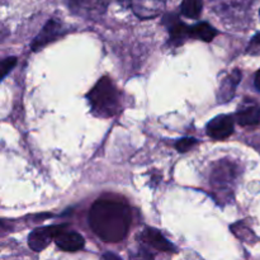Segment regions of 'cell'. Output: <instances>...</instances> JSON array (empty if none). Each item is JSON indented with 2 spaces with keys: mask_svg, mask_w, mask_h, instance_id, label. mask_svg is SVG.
<instances>
[{
  "mask_svg": "<svg viewBox=\"0 0 260 260\" xmlns=\"http://www.w3.org/2000/svg\"><path fill=\"white\" fill-rule=\"evenodd\" d=\"M141 238L145 243L149 244L150 246H152V248L156 249V250L167 251V253H173V251L177 250L175 246L173 245L170 241H168L167 239L160 234V231L155 230V229H145V230L142 231Z\"/></svg>",
  "mask_w": 260,
  "mask_h": 260,
  "instance_id": "cell-10",
  "label": "cell"
},
{
  "mask_svg": "<svg viewBox=\"0 0 260 260\" xmlns=\"http://www.w3.org/2000/svg\"><path fill=\"white\" fill-rule=\"evenodd\" d=\"M255 86L258 90H260V69L258 70V73L255 74Z\"/></svg>",
  "mask_w": 260,
  "mask_h": 260,
  "instance_id": "cell-20",
  "label": "cell"
},
{
  "mask_svg": "<svg viewBox=\"0 0 260 260\" xmlns=\"http://www.w3.org/2000/svg\"><path fill=\"white\" fill-rule=\"evenodd\" d=\"M55 243L63 251H78L84 248V238L75 231H66L63 229L55 238Z\"/></svg>",
  "mask_w": 260,
  "mask_h": 260,
  "instance_id": "cell-8",
  "label": "cell"
},
{
  "mask_svg": "<svg viewBox=\"0 0 260 260\" xmlns=\"http://www.w3.org/2000/svg\"><path fill=\"white\" fill-rule=\"evenodd\" d=\"M234 132V119L228 114H221L211 119L207 124L208 136L215 140H225Z\"/></svg>",
  "mask_w": 260,
  "mask_h": 260,
  "instance_id": "cell-5",
  "label": "cell"
},
{
  "mask_svg": "<svg viewBox=\"0 0 260 260\" xmlns=\"http://www.w3.org/2000/svg\"><path fill=\"white\" fill-rule=\"evenodd\" d=\"M118 4L123 8H129L132 7V0H117Z\"/></svg>",
  "mask_w": 260,
  "mask_h": 260,
  "instance_id": "cell-19",
  "label": "cell"
},
{
  "mask_svg": "<svg viewBox=\"0 0 260 260\" xmlns=\"http://www.w3.org/2000/svg\"><path fill=\"white\" fill-rule=\"evenodd\" d=\"M89 223L98 238L107 243L123 240L131 225V210L124 202L103 198L94 202L89 212Z\"/></svg>",
  "mask_w": 260,
  "mask_h": 260,
  "instance_id": "cell-1",
  "label": "cell"
},
{
  "mask_svg": "<svg viewBox=\"0 0 260 260\" xmlns=\"http://www.w3.org/2000/svg\"><path fill=\"white\" fill-rule=\"evenodd\" d=\"M236 121L240 126H255L260 122V107L253 101H244L238 107Z\"/></svg>",
  "mask_w": 260,
  "mask_h": 260,
  "instance_id": "cell-7",
  "label": "cell"
},
{
  "mask_svg": "<svg viewBox=\"0 0 260 260\" xmlns=\"http://www.w3.org/2000/svg\"><path fill=\"white\" fill-rule=\"evenodd\" d=\"M15 62H17L15 57H8V58H5V60H3V62H2V79L5 78V75H7V74L9 73V71L12 70L13 68H14Z\"/></svg>",
  "mask_w": 260,
  "mask_h": 260,
  "instance_id": "cell-17",
  "label": "cell"
},
{
  "mask_svg": "<svg viewBox=\"0 0 260 260\" xmlns=\"http://www.w3.org/2000/svg\"><path fill=\"white\" fill-rule=\"evenodd\" d=\"M65 229L63 225L57 226H46V228H38L30 233L28 238V245L32 250L42 251L48 246L51 240H55L56 236Z\"/></svg>",
  "mask_w": 260,
  "mask_h": 260,
  "instance_id": "cell-4",
  "label": "cell"
},
{
  "mask_svg": "<svg viewBox=\"0 0 260 260\" xmlns=\"http://www.w3.org/2000/svg\"><path fill=\"white\" fill-rule=\"evenodd\" d=\"M197 144V140L193 139V137H185V139L179 140V141L175 144V147L179 152H187L193 145Z\"/></svg>",
  "mask_w": 260,
  "mask_h": 260,
  "instance_id": "cell-15",
  "label": "cell"
},
{
  "mask_svg": "<svg viewBox=\"0 0 260 260\" xmlns=\"http://www.w3.org/2000/svg\"><path fill=\"white\" fill-rule=\"evenodd\" d=\"M103 260H122V259L119 258V256L117 255V254L108 251V253H106L103 255Z\"/></svg>",
  "mask_w": 260,
  "mask_h": 260,
  "instance_id": "cell-18",
  "label": "cell"
},
{
  "mask_svg": "<svg viewBox=\"0 0 260 260\" xmlns=\"http://www.w3.org/2000/svg\"><path fill=\"white\" fill-rule=\"evenodd\" d=\"M216 35H217V30L206 22L198 23V24L190 27V37L198 38L205 42H211L216 37Z\"/></svg>",
  "mask_w": 260,
  "mask_h": 260,
  "instance_id": "cell-13",
  "label": "cell"
},
{
  "mask_svg": "<svg viewBox=\"0 0 260 260\" xmlns=\"http://www.w3.org/2000/svg\"><path fill=\"white\" fill-rule=\"evenodd\" d=\"M65 3L75 15L85 19H98L106 13L109 0H65Z\"/></svg>",
  "mask_w": 260,
  "mask_h": 260,
  "instance_id": "cell-3",
  "label": "cell"
},
{
  "mask_svg": "<svg viewBox=\"0 0 260 260\" xmlns=\"http://www.w3.org/2000/svg\"><path fill=\"white\" fill-rule=\"evenodd\" d=\"M246 52H248L249 55L253 56L260 55V33H258V35H255L251 38V41L249 42L248 48H246Z\"/></svg>",
  "mask_w": 260,
  "mask_h": 260,
  "instance_id": "cell-16",
  "label": "cell"
},
{
  "mask_svg": "<svg viewBox=\"0 0 260 260\" xmlns=\"http://www.w3.org/2000/svg\"><path fill=\"white\" fill-rule=\"evenodd\" d=\"M203 8V0H183L180 5L182 14L187 18L196 19L201 15Z\"/></svg>",
  "mask_w": 260,
  "mask_h": 260,
  "instance_id": "cell-14",
  "label": "cell"
},
{
  "mask_svg": "<svg viewBox=\"0 0 260 260\" xmlns=\"http://www.w3.org/2000/svg\"><path fill=\"white\" fill-rule=\"evenodd\" d=\"M61 29H62V27H61L60 23L56 22V20L53 19L48 20L47 24L43 27V29L41 30V33L37 36L35 42H33L32 45L33 50L37 51L38 48L43 47L46 43L51 42V41H53L55 38H57L58 36L61 35Z\"/></svg>",
  "mask_w": 260,
  "mask_h": 260,
  "instance_id": "cell-11",
  "label": "cell"
},
{
  "mask_svg": "<svg viewBox=\"0 0 260 260\" xmlns=\"http://www.w3.org/2000/svg\"><path fill=\"white\" fill-rule=\"evenodd\" d=\"M241 73L240 70L235 69L230 75L226 76L221 83L220 91H218V99L221 102H229L234 95H235V89L238 84L240 83Z\"/></svg>",
  "mask_w": 260,
  "mask_h": 260,
  "instance_id": "cell-12",
  "label": "cell"
},
{
  "mask_svg": "<svg viewBox=\"0 0 260 260\" xmlns=\"http://www.w3.org/2000/svg\"><path fill=\"white\" fill-rule=\"evenodd\" d=\"M167 0H132V9L141 19H151L164 10Z\"/></svg>",
  "mask_w": 260,
  "mask_h": 260,
  "instance_id": "cell-6",
  "label": "cell"
},
{
  "mask_svg": "<svg viewBox=\"0 0 260 260\" xmlns=\"http://www.w3.org/2000/svg\"><path fill=\"white\" fill-rule=\"evenodd\" d=\"M89 103H90L91 112L95 116L109 118L118 113L121 108V99H119L118 89L109 78L99 79L98 83L88 94Z\"/></svg>",
  "mask_w": 260,
  "mask_h": 260,
  "instance_id": "cell-2",
  "label": "cell"
},
{
  "mask_svg": "<svg viewBox=\"0 0 260 260\" xmlns=\"http://www.w3.org/2000/svg\"><path fill=\"white\" fill-rule=\"evenodd\" d=\"M165 23L169 27L170 40H172L173 45H182L185 41V38L190 37V27L180 22L177 15H168L165 18Z\"/></svg>",
  "mask_w": 260,
  "mask_h": 260,
  "instance_id": "cell-9",
  "label": "cell"
}]
</instances>
